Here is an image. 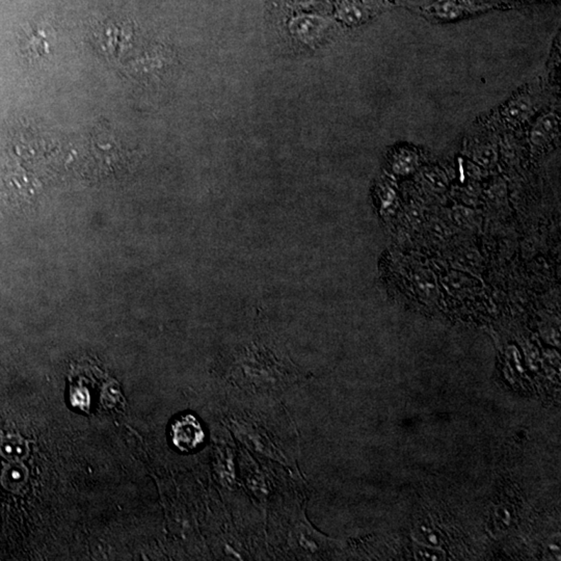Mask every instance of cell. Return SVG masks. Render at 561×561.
Segmentation results:
<instances>
[{"instance_id": "obj_1", "label": "cell", "mask_w": 561, "mask_h": 561, "mask_svg": "<svg viewBox=\"0 0 561 561\" xmlns=\"http://www.w3.org/2000/svg\"><path fill=\"white\" fill-rule=\"evenodd\" d=\"M171 437L173 444L179 450L189 452L198 448L202 443L203 433L199 422L192 416H183L174 422L171 429Z\"/></svg>"}, {"instance_id": "obj_2", "label": "cell", "mask_w": 561, "mask_h": 561, "mask_svg": "<svg viewBox=\"0 0 561 561\" xmlns=\"http://www.w3.org/2000/svg\"><path fill=\"white\" fill-rule=\"evenodd\" d=\"M560 134V118L556 113L542 116L532 127L531 142L536 147H546Z\"/></svg>"}, {"instance_id": "obj_3", "label": "cell", "mask_w": 561, "mask_h": 561, "mask_svg": "<svg viewBox=\"0 0 561 561\" xmlns=\"http://www.w3.org/2000/svg\"><path fill=\"white\" fill-rule=\"evenodd\" d=\"M532 109H533V104H532L531 97L522 96V97L516 98L513 101L509 104L506 115L511 120L520 121L528 117Z\"/></svg>"}, {"instance_id": "obj_4", "label": "cell", "mask_w": 561, "mask_h": 561, "mask_svg": "<svg viewBox=\"0 0 561 561\" xmlns=\"http://www.w3.org/2000/svg\"><path fill=\"white\" fill-rule=\"evenodd\" d=\"M415 556L419 560H444L445 554L438 548L428 545H418L415 550Z\"/></svg>"}, {"instance_id": "obj_5", "label": "cell", "mask_w": 561, "mask_h": 561, "mask_svg": "<svg viewBox=\"0 0 561 561\" xmlns=\"http://www.w3.org/2000/svg\"><path fill=\"white\" fill-rule=\"evenodd\" d=\"M496 158H497V154L491 145H482L474 152V160L486 167L493 165L496 162Z\"/></svg>"}, {"instance_id": "obj_6", "label": "cell", "mask_w": 561, "mask_h": 561, "mask_svg": "<svg viewBox=\"0 0 561 561\" xmlns=\"http://www.w3.org/2000/svg\"><path fill=\"white\" fill-rule=\"evenodd\" d=\"M435 12L440 17L451 19L457 17L460 14V9L452 0H440L435 6Z\"/></svg>"}, {"instance_id": "obj_7", "label": "cell", "mask_w": 561, "mask_h": 561, "mask_svg": "<svg viewBox=\"0 0 561 561\" xmlns=\"http://www.w3.org/2000/svg\"><path fill=\"white\" fill-rule=\"evenodd\" d=\"M417 158L415 157L412 152H402L401 154L397 157V170H399V173H406L409 170L412 169L413 163Z\"/></svg>"}, {"instance_id": "obj_8", "label": "cell", "mask_w": 561, "mask_h": 561, "mask_svg": "<svg viewBox=\"0 0 561 561\" xmlns=\"http://www.w3.org/2000/svg\"><path fill=\"white\" fill-rule=\"evenodd\" d=\"M473 212L468 209H462V208H457L453 213L455 222L462 227H468L471 225V220H472Z\"/></svg>"}]
</instances>
